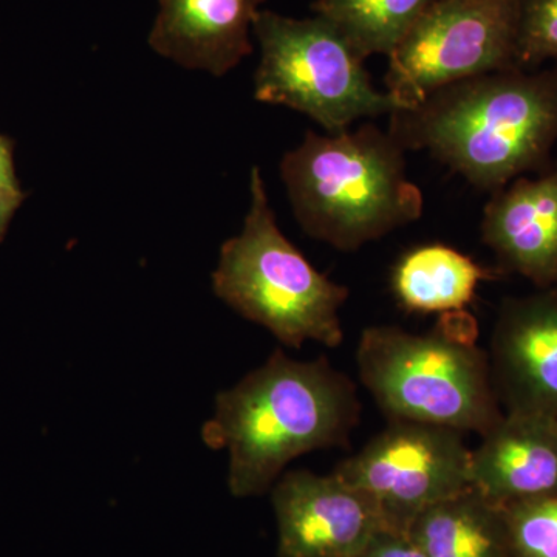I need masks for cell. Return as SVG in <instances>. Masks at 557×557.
Here are the masks:
<instances>
[{"mask_svg": "<svg viewBox=\"0 0 557 557\" xmlns=\"http://www.w3.org/2000/svg\"><path fill=\"white\" fill-rule=\"evenodd\" d=\"M401 148L426 150L469 185L496 193L547 171L557 143V61L458 81L388 115Z\"/></svg>", "mask_w": 557, "mask_h": 557, "instance_id": "obj_1", "label": "cell"}, {"mask_svg": "<svg viewBox=\"0 0 557 557\" xmlns=\"http://www.w3.org/2000/svg\"><path fill=\"white\" fill-rule=\"evenodd\" d=\"M361 409L354 381L327 358L299 361L277 348L265 364L220 392L201 438L209 449L228 450L234 497L263 496L296 458L346 448Z\"/></svg>", "mask_w": 557, "mask_h": 557, "instance_id": "obj_2", "label": "cell"}, {"mask_svg": "<svg viewBox=\"0 0 557 557\" xmlns=\"http://www.w3.org/2000/svg\"><path fill=\"white\" fill-rule=\"evenodd\" d=\"M281 175L304 233L339 251H357L423 215V193L408 178L406 150L375 124L307 132L285 153Z\"/></svg>", "mask_w": 557, "mask_h": 557, "instance_id": "obj_3", "label": "cell"}, {"mask_svg": "<svg viewBox=\"0 0 557 557\" xmlns=\"http://www.w3.org/2000/svg\"><path fill=\"white\" fill-rule=\"evenodd\" d=\"M467 311L442 314L424 333L370 325L357 347L358 375L388 421L485 435L504 417L490 355Z\"/></svg>", "mask_w": 557, "mask_h": 557, "instance_id": "obj_4", "label": "cell"}, {"mask_svg": "<svg viewBox=\"0 0 557 557\" xmlns=\"http://www.w3.org/2000/svg\"><path fill=\"white\" fill-rule=\"evenodd\" d=\"M249 196L244 228L220 248L212 273L215 295L284 346L300 348L313 341L339 347L344 341L339 311L350 289L314 269L285 237L259 168H252Z\"/></svg>", "mask_w": 557, "mask_h": 557, "instance_id": "obj_5", "label": "cell"}, {"mask_svg": "<svg viewBox=\"0 0 557 557\" xmlns=\"http://www.w3.org/2000/svg\"><path fill=\"white\" fill-rule=\"evenodd\" d=\"M252 35L260 47L256 100L304 113L325 134L399 109L387 91L375 89L364 58L322 17L293 20L260 10Z\"/></svg>", "mask_w": 557, "mask_h": 557, "instance_id": "obj_6", "label": "cell"}, {"mask_svg": "<svg viewBox=\"0 0 557 557\" xmlns=\"http://www.w3.org/2000/svg\"><path fill=\"white\" fill-rule=\"evenodd\" d=\"M520 3L431 0L387 57V94L410 108L458 81L518 67Z\"/></svg>", "mask_w": 557, "mask_h": 557, "instance_id": "obj_7", "label": "cell"}, {"mask_svg": "<svg viewBox=\"0 0 557 557\" xmlns=\"http://www.w3.org/2000/svg\"><path fill=\"white\" fill-rule=\"evenodd\" d=\"M471 457L461 432L388 421L333 471L375 502L386 530L408 533L424 509L471 490Z\"/></svg>", "mask_w": 557, "mask_h": 557, "instance_id": "obj_8", "label": "cell"}, {"mask_svg": "<svg viewBox=\"0 0 557 557\" xmlns=\"http://www.w3.org/2000/svg\"><path fill=\"white\" fill-rule=\"evenodd\" d=\"M270 494L277 557H358L386 530L375 502L335 471L284 472Z\"/></svg>", "mask_w": 557, "mask_h": 557, "instance_id": "obj_9", "label": "cell"}, {"mask_svg": "<svg viewBox=\"0 0 557 557\" xmlns=\"http://www.w3.org/2000/svg\"><path fill=\"white\" fill-rule=\"evenodd\" d=\"M487 355L505 412L557 420V285L505 299Z\"/></svg>", "mask_w": 557, "mask_h": 557, "instance_id": "obj_10", "label": "cell"}, {"mask_svg": "<svg viewBox=\"0 0 557 557\" xmlns=\"http://www.w3.org/2000/svg\"><path fill=\"white\" fill-rule=\"evenodd\" d=\"M482 242L502 271L539 289L557 285V168L520 177L493 193L482 218Z\"/></svg>", "mask_w": 557, "mask_h": 557, "instance_id": "obj_11", "label": "cell"}, {"mask_svg": "<svg viewBox=\"0 0 557 557\" xmlns=\"http://www.w3.org/2000/svg\"><path fill=\"white\" fill-rule=\"evenodd\" d=\"M471 483L502 508L557 496L556 418L504 412L472 449Z\"/></svg>", "mask_w": 557, "mask_h": 557, "instance_id": "obj_12", "label": "cell"}, {"mask_svg": "<svg viewBox=\"0 0 557 557\" xmlns=\"http://www.w3.org/2000/svg\"><path fill=\"white\" fill-rule=\"evenodd\" d=\"M265 0H159L149 46L182 67L223 76L252 53V24Z\"/></svg>", "mask_w": 557, "mask_h": 557, "instance_id": "obj_13", "label": "cell"}, {"mask_svg": "<svg viewBox=\"0 0 557 557\" xmlns=\"http://www.w3.org/2000/svg\"><path fill=\"white\" fill-rule=\"evenodd\" d=\"M494 278V271L448 245H420L395 265L392 289L409 313L446 314L467 309L480 282Z\"/></svg>", "mask_w": 557, "mask_h": 557, "instance_id": "obj_14", "label": "cell"}, {"mask_svg": "<svg viewBox=\"0 0 557 557\" xmlns=\"http://www.w3.org/2000/svg\"><path fill=\"white\" fill-rule=\"evenodd\" d=\"M408 534L428 557H511L504 508L474 487L424 509Z\"/></svg>", "mask_w": 557, "mask_h": 557, "instance_id": "obj_15", "label": "cell"}, {"mask_svg": "<svg viewBox=\"0 0 557 557\" xmlns=\"http://www.w3.org/2000/svg\"><path fill=\"white\" fill-rule=\"evenodd\" d=\"M431 0H317V16L338 28L368 60L388 54L401 42Z\"/></svg>", "mask_w": 557, "mask_h": 557, "instance_id": "obj_16", "label": "cell"}, {"mask_svg": "<svg viewBox=\"0 0 557 557\" xmlns=\"http://www.w3.org/2000/svg\"><path fill=\"white\" fill-rule=\"evenodd\" d=\"M511 557H557V496L504 508Z\"/></svg>", "mask_w": 557, "mask_h": 557, "instance_id": "obj_17", "label": "cell"}, {"mask_svg": "<svg viewBox=\"0 0 557 557\" xmlns=\"http://www.w3.org/2000/svg\"><path fill=\"white\" fill-rule=\"evenodd\" d=\"M547 61H557V0H522L516 64L536 69Z\"/></svg>", "mask_w": 557, "mask_h": 557, "instance_id": "obj_18", "label": "cell"}, {"mask_svg": "<svg viewBox=\"0 0 557 557\" xmlns=\"http://www.w3.org/2000/svg\"><path fill=\"white\" fill-rule=\"evenodd\" d=\"M358 557H428L408 533L383 530Z\"/></svg>", "mask_w": 557, "mask_h": 557, "instance_id": "obj_19", "label": "cell"}, {"mask_svg": "<svg viewBox=\"0 0 557 557\" xmlns=\"http://www.w3.org/2000/svg\"><path fill=\"white\" fill-rule=\"evenodd\" d=\"M24 199V194L20 186L17 188H9V186H0V239L5 236L7 228L14 211L20 208Z\"/></svg>", "mask_w": 557, "mask_h": 557, "instance_id": "obj_20", "label": "cell"}, {"mask_svg": "<svg viewBox=\"0 0 557 557\" xmlns=\"http://www.w3.org/2000/svg\"><path fill=\"white\" fill-rule=\"evenodd\" d=\"M0 186H9V188H17L16 174H14L13 156L9 141L0 137Z\"/></svg>", "mask_w": 557, "mask_h": 557, "instance_id": "obj_21", "label": "cell"}]
</instances>
